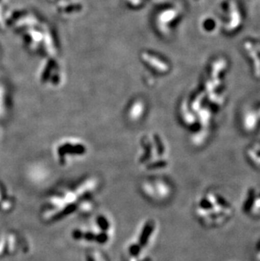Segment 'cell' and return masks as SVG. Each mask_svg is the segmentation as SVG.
I'll list each match as a JSON object with an SVG mask.
<instances>
[{"instance_id":"cell-1","label":"cell","mask_w":260,"mask_h":261,"mask_svg":"<svg viewBox=\"0 0 260 261\" xmlns=\"http://www.w3.org/2000/svg\"><path fill=\"white\" fill-rule=\"evenodd\" d=\"M195 214L206 227H221L232 217L233 207L222 195L209 191L195 204Z\"/></svg>"},{"instance_id":"cell-2","label":"cell","mask_w":260,"mask_h":261,"mask_svg":"<svg viewBox=\"0 0 260 261\" xmlns=\"http://www.w3.org/2000/svg\"><path fill=\"white\" fill-rule=\"evenodd\" d=\"M246 209L253 216H260V194L249 195L246 203Z\"/></svg>"},{"instance_id":"cell-3","label":"cell","mask_w":260,"mask_h":261,"mask_svg":"<svg viewBox=\"0 0 260 261\" xmlns=\"http://www.w3.org/2000/svg\"><path fill=\"white\" fill-rule=\"evenodd\" d=\"M255 260L260 261V242L255 249Z\"/></svg>"}]
</instances>
